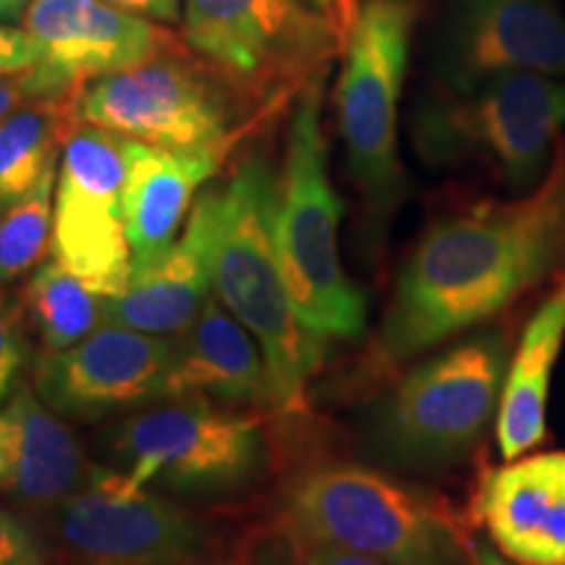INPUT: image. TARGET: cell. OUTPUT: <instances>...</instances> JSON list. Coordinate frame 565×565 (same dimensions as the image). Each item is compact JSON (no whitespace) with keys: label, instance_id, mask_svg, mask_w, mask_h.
<instances>
[{"label":"cell","instance_id":"7","mask_svg":"<svg viewBox=\"0 0 565 565\" xmlns=\"http://www.w3.org/2000/svg\"><path fill=\"white\" fill-rule=\"evenodd\" d=\"M424 0H362L343 45L335 116L349 173L372 228H385L404 202L398 113Z\"/></svg>","mask_w":565,"mask_h":565},{"label":"cell","instance_id":"28","mask_svg":"<svg viewBox=\"0 0 565 565\" xmlns=\"http://www.w3.org/2000/svg\"><path fill=\"white\" fill-rule=\"evenodd\" d=\"M42 63L38 42L26 30L0 24V74H19Z\"/></svg>","mask_w":565,"mask_h":565},{"label":"cell","instance_id":"6","mask_svg":"<svg viewBox=\"0 0 565 565\" xmlns=\"http://www.w3.org/2000/svg\"><path fill=\"white\" fill-rule=\"evenodd\" d=\"M286 529L385 565H477L475 542L437 494L362 463H322L296 477Z\"/></svg>","mask_w":565,"mask_h":565},{"label":"cell","instance_id":"25","mask_svg":"<svg viewBox=\"0 0 565 565\" xmlns=\"http://www.w3.org/2000/svg\"><path fill=\"white\" fill-rule=\"evenodd\" d=\"M74 79H68L66 74L55 71L47 63L40 66L19 71V74H0V121L6 116H11L19 105L34 100V97L53 95V92L74 87Z\"/></svg>","mask_w":565,"mask_h":565},{"label":"cell","instance_id":"21","mask_svg":"<svg viewBox=\"0 0 565 565\" xmlns=\"http://www.w3.org/2000/svg\"><path fill=\"white\" fill-rule=\"evenodd\" d=\"M565 349V275L534 309L521 341L511 351L503 398L494 419V440L503 461L526 456L547 440L550 393Z\"/></svg>","mask_w":565,"mask_h":565},{"label":"cell","instance_id":"1","mask_svg":"<svg viewBox=\"0 0 565 565\" xmlns=\"http://www.w3.org/2000/svg\"><path fill=\"white\" fill-rule=\"evenodd\" d=\"M565 267V139L524 194L437 215L395 275L377 359L398 366L494 320Z\"/></svg>","mask_w":565,"mask_h":565},{"label":"cell","instance_id":"9","mask_svg":"<svg viewBox=\"0 0 565 565\" xmlns=\"http://www.w3.org/2000/svg\"><path fill=\"white\" fill-rule=\"evenodd\" d=\"M183 42L238 89L307 84L345 45L309 0H183Z\"/></svg>","mask_w":565,"mask_h":565},{"label":"cell","instance_id":"33","mask_svg":"<svg viewBox=\"0 0 565 565\" xmlns=\"http://www.w3.org/2000/svg\"><path fill=\"white\" fill-rule=\"evenodd\" d=\"M21 0H0V19H11L13 13H19Z\"/></svg>","mask_w":565,"mask_h":565},{"label":"cell","instance_id":"17","mask_svg":"<svg viewBox=\"0 0 565 565\" xmlns=\"http://www.w3.org/2000/svg\"><path fill=\"white\" fill-rule=\"evenodd\" d=\"M217 189L194 202L186 231L162 257L131 273L129 288L105 299V322L152 335L183 333L215 288Z\"/></svg>","mask_w":565,"mask_h":565},{"label":"cell","instance_id":"16","mask_svg":"<svg viewBox=\"0 0 565 565\" xmlns=\"http://www.w3.org/2000/svg\"><path fill=\"white\" fill-rule=\"evenodd\" d=\"M475 521L513 565H565V450L526 454L482 477Z\"/></svg>","mask_w":565,"mask_h":565},{"label":"cell","instance_id":"3","mask_svg":"<svg viewBox=\"0 0 565 565\" xmlns=\"http://www.w3.org/2000/svg\"><path fill=\"white\" fill-rule=\"evenodd\" d=\"M511 351L505 330L487 328L412 366L366 416L370 454L408 475L463 463L498 419Z\"/></svg>","mask_w":565,"mask_h":565},{"label":"cell","instance_id":"27","mask_svg":"<svg viewBox=\"0 0 565 565\" xmlns=\"http://www.w3.org/2000/svg\"><path fill=\"white\" fill-rule=\"evenodd\" d=\"M24 338L17 320V312L6 296L0 294V401L11 393L13 383L19 380L21 366H24Z\"/></svg>","mask_w":565,"mask_h":565},{"label":"cell","instance_id":"14","mask_svg":"<svg viewBox=\"0 0 565 565\" xmlns=\"http://www.w3.org/2000/svg\"><path fill=\"white\" fill-rule=\"evenodd\" d=\"M175 341L105 322L71 349L47 351L38 395L58 416L95 422L162 398Z\"/></svg>","mask_w":565,"mask_h":565},{"label":"cell","instance_id":"24","mask_svg":"<svg viewBox=\"0 0 565 565\" xmlns=\"http://www.w3.org/2000/svg\"><path fill=\"white\" fill-rule=\"evenodd\" d=\"M58 173L51 168L38 186L0 215V286L32 270L53 246V192Z\"/></svg>","mask_w":565,"mask_h":565},{"label":"cell","instance_id":"15","mask_svg":"<svg viewBox=\"0 0 565 565\" xmlns=\"http://www.w3.org/2000/svg\"><path fill=\"white\" fill-rule=\"evenodd\" d=\"M24 30L38 42L42 63L79 84L186 45L110 0H34L24 13Z\"/></svg>","mask_w":565,"mask_h":565},{"label":"cell","instance_id":"29","mask_svg":"<svg viewBox=\"0 0 565 565\" xmlns=\"http://www.w3.org/2000/svg\"><path fill=\"white\" fill-rule=\"evenodd\" d=\"M288 542H291L296 563L299 565H385L380 561H374L370 555L353 553V550H343L335 545H322V542H307L294 536L286 529Z\"/></svg>","mask_w":565,"mask_h":565},{"label":"cell","instance_id":"8","mask_svg":"<svg viewBox=\"0 0 565 565\" xmlns=\"http://www.w3.org/2000/svg\"><path fill=\"white\" fill-rule=\"evenodd\" d=\"M110 454L134 487L183 494H223L254 482L265 466L263 419L204 398L147 408L110 435Z\"/></svg>","mask_w":565,"mask_h":565},{"label":"cell","instance_id":"34","mask_svg":"<svg viewBox=\"0 0 565 565\" xmlns=\"http://www.w3.org/2000/svg\"><path fill=\"white\" fill-rule=\"evenodd\" d=\"M286 542H288V536H286ZM288 550H291V565H299V563H296V555H294V547H291V542H288Z\"/></svg>","mask_w":565,"mask_h":565},{"label":"cell","instance_id":"2","mask_svg":"<svg viewBox=\"0 0 565 565\" xmlns=\"http://www.w3.org/2000/svg\"><path fill=\"white\" fill-rule=\"evenodd\" d=\"M278 183L267 154L254 152L217 189L215 294L263 349L280 414L307 408V385L324 359V338L296 312L275 244Z\"/></svg>","mask_w":565,"mask_h":565},{"label":"cell","instance_id":"4","mask_svg":"<svg viewBox=\"0 0 565 565\" xmlns=\"http://www.w3.org/2000/svg\"><path fill=\"white\" fill-rule=\"evenodd\" d=\"M419 158L433 168H477L508 194L545 179L565 131V79L500 74L475 87L433 84L408 116Z\"/></svg>","mask_w":565,"mask_h":565},{"label":"cell","instance_id":"23","mask_svg":"<svg viewBox=\"0 0 565 565\" xmlns=\"http://www.w3.org/2000/svg\"><path fill=\"white\" fill-rule=\"evenodd\" d=\"M24 296L47 351L71 349L105 322L103 296L89 291L55 259L32 275Z\"/></svg>","mask_w":565,"mask_h":565},{"label":"cell","instance_id":"30","mask_svg":"<svg viewBox=\"0 0 565 565\" xmlns=\"http://www.w3.org/2000/svg\"><path fill=\"white\" fill-rule=\"evenodd\" d=\"M126 11L150 17L158 21H179L181 19V0H110Z\"/></svg>","mask_w":565,"mask_h":565},{"label":"cell","instance_id":"19","mask_svg":"<svg viewBox=\"0 0 565 565\" xmlns=\"http://www.w3.org/2000/svg\"><path fill=\"white\" fill-rule=\"evenodd\" d=\"M223 152H179L124 139L121 212L131 273L145 270L175 244L196 189L221 166Z\"/></svg>","mask_w":565,"mask_h":565},{"label":"cell","instance_id":"20","mask_svg":"<svg viewBox=\"0 0 565 565\" xmlns=\"http://www.w3.org/2000/svg\"><path fill=\"white\" fill-rule=\"evenodd\" d=\"M92 477L79 440L40 395L21 387L0 406V494L51 505Z\"/></svg>","mask_w":565,"mask_h":565},{"label":"cell","instance_id":"11","mask_svg":"<svg viewBox=\"0 0 565 565\" xmlns=\"http://www.w3.org/2000/svg\"><path fill=\"white\" fill-rule=\"evenodd\" d=\"M76 565H196L212 545L200 515L121 475H95L53 515Z\"/></svg>","mask_w":565,"mask_h":565},{"label":"cell","instance_id":"10","mask_svg":"<svg viewBox=\"0 0 565 565\" xmlns=\"http://www.w3.org/2000/svg\"><path fill=\"white\" fill-rule=\"evenodd\" d=\"M223 76L183 47L92 79L82 89L79 118L124 139L179 152H223L231 110Z\"/></svg>","mask_w":565,"mask_h":565},{"label":"cell","instance_id":"32","mask_svg":"<svg viewBox=\"0 0 565 565\" xmlns=\"http://www.w3.org/2000/svg\"><path fill=\"white\" fill-rule=\"evenodd\" d=\"M475 557H477V565H513V563H508L500 553H494V550L487 545L484 540L475 542Z\"/></svg>","mask_w":565,"mask_h":565},{"label":"cell","instance_id":"26","mask_svg":"<svg viewBox=\"0 0 565 565\" xmlns=\"http://www.w3.org/2000/svg\"><path fill=\"white\" fill-rule=\"evenodd\" d=\"M47 550L19 515L0 511V565H45Z\"/></svg>","mask_w":565,"mask_h":565},{"label":"cell","instance_id":"13","mask_svg":"<svg viewBox=\"0 0 565 565\" xmlns=\"http://www.w3.org/2000/svg\"><path fill=\"white\" fill-rule=\"evenodd\" d=\"M427 63L454 89L515 71L565 79V13L557 0H448Z\"/></svg>","mask_w":565,"mask_h":565},{"label":"cell","instance_id":"5","mask_svg":"<svg viewBox=\"0 0 565 565\" xmlns=\"http://www.w3.org/2000/svg\"><path fill=\"white\" fill-rule=\"evenodd\" d=\"M324 79L328 68L315 74L296 97L278 183L275 244L303 324L324 341H353L366 328V296L345 273L338 246L345 207L328 171Z\"/></svg>","mask_w":565,"mask_h":565},{"label":"cell","instance_id":"31","mask_svg":"<svg viewBox=\"0 0 565 565\" xmlns=\"http://www.w3.org/2000/svg\"><path fill=\"white\" fill-rule=\"evenodd\" d=\"M309 3H312L315 9H320L322 13H328L330 19H335L338 24L345 30V34H349L351 19H353V13H356V6L362 3V0H309Z\"/></svg>","mask_w":565,"mask_h":565},{"label":"cell","instance_id":"18","mask_svg":"<svg viewBox=\"0 0 565 565\" xmlns=\"http://www.w3.org/2000/svg\"><path fill=\"white\" fill-rule=\"evenodd\" d=\"M204 398L221 404L275 406L263 349L217 296L183 330L162 383V401Z\"/></svg>","mask_w":565,"mask_h":565},{"label":"cell","instance_id":"22","mask_svg":"<svg viewBox=\"0 0 565 565\" xmlns=\"http://www.w3.org/2000/svg\"><path fill=\"white\" fill-rule=\"evenodd\" d=\"M84 84L34 97L0 121V210L19 202L55 168L61 147L79 129Z\"/></svg>","mask_w":565,"mask_h":565},{"label":"cell","instance_id":"12","mask_svg":"<svg viewBox=\"0 0 565 565\" xmlns=\"http://www.w3.org/2000/svg\"><path fill=\"white\" fill-rule=\"evenodd\" d=\"M121 186L124 137L89 124L71 134L55 189L53 257L103 299L121 296L131 280Z\"/></svg>","mask_w":565,"mask_h":565}]
</instances>
